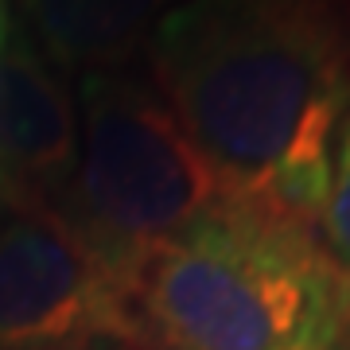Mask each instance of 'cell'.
<instances>
[{
	"label": "cell",
	"instance_id": "1",
	"mask_svg": "<svg viewBox=\"0 0 350 350\" xmlns=\"http://www.w3.org/2000/svg\"><path fill=\"white\" fill-rule=\"evenodd\" d=\"M144 51L226 199L319 230L350 101L347 0H179Z\"/></svg>",
	"mask_w": 350,
	"mask_h": 350
},
{
	"label": "cell",
	"instance_id": "2",
	"mask_svg": "<svg viewBox=\"0 0 350 350\" xmlns=\"http://www.w3.org/2000/svg\"><path fill=\"white\" fill-rule=\"evenodd\" d=\"M156 350H347L350 273L319 230L226 199L129 276Z\"/></svg>",
	"mask_w": 350,
	"mask_h": 350
},
{
	"label": "cell",
	"instance_id": "3",
	"mask_svg": "<svg viewBox=\"0 0 350 350\" xmlns=\"http://www.w3.org/2000/svg\"><path fill=\"white\" fill-rule=\"evenodd\" d=\"M78 109V167L51 211L129 288L137 265L214 214L226 191L148 78L82 75Z\"/></svg>",
	"mask_w": 350,
	"mask_h": 350
},
{
	"label": "cell",
	"instance_id": "4",
	"mask_svg": "<svg viewBox=\"0 0 350 350\" xmlns=\"http://www.w3.org/2000/svg\"><path fill=\"white\" fill-rule=\"evenodd\" d=\"M0 350H156L125 280L51 211L0 222Z\"/></svg>",
	"mask_w": 350,
	"mask_h": 350
},
{
	"label": "cell",
	"instance_id": "5",
	"mask_svg": "<svg viewBox=\"0 0 350 350\" xmlns=\"http://www.w3.org/2000/svg\"><path fill=\"white\" fill-rule=\"evenodd\" d=\"M0 167L31 206H55L78 167L75 98L16 31L0 51Z\"/></svg>",
	"mask_w": 350,
	"mask_h": 350
},
{
	"label": "cell",
	"instance_id": "6",
	"mask_svg": "<svg viewBox=\"0 0 350 350\" xmlns=\"http://www.w3.org/2000/svg\"><path fill=\"white\" fill-rule=\"evenodd\" d=\"M179 0H20L27 39L55 70H117Z\"/></svg>",
	"mask_w": 350,
	"mask_h": 350
},
{
	"label": "cell",
	"instance_id": "7",
	"mask_svg": "<svg viewBox=\"0 0 350 350\" xmlns=\"http://www.w3.org/2000/svg\"><path fill=\"white\" fill-rule=\"evenodd\" d=\"M319 241L350 273V101L338 117L335 144H331V195L319 218Z\"/></svg>",
	"mask_w": 350,
	"mask_h": 350
},
{
	"label": "cell",
	"instance_id": "8",
	"mask_svg": "<svg viewBox=\"0 0 350 350\" xmlns=\"http://www.w3.org/2000/svg\"><path fill=\"white\" fill-rule=\"evenodd\" d=\"M16 211H31V202L20 195V187H16L12 179L4 175V167H0V214H16Z\"/></svg>",
	"mask_w": 350,
	"mask_h": 350
},
{
	"label": "cell",
	"instance_id": "9",
	"mask_svg": "<svg viewBox=\"0 0 350 350\" xmlns=\"http://www.w3.org/2000/svg\"><path fill=\"white\" fill-rule=\"evenodd\" d=\"M8 39H12V8L8 0H0V51L8 47Z\"/></svg>",
	"mask_w": 350,
	"mask_h": 350
},
{
	"label": "cell",
	"instance_id": "10",
	"mask_svg": "<svg viewBox=\"0 0 350 350\" xmlns=\"http://www.w3.org/2000/svg\"><path fill=\"white\" fill-rule=\"evenodd\" d=\"M347 347H350V335H347Z\"/></svg>",
	"mask_w": 350,
	"mask_h": 350
}]
</instances>
